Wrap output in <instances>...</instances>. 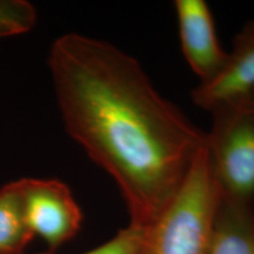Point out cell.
Instances as JSON below:
<instances>
[{
  "label": "cell",
  "mask_w": 254,
  "mask_h": 254,
  "mask_svg": "<svg viewBox=\"0 0 254 254\" xmlns=\"http://www.w3.org/2000/svg\"><path fill=\"white\" fill-rule=\"evenodd\" d=\"M47 65L66 132L119 187L129 224L147 227L182 187L206 142L134 57L107 41L65 33Z\"/></svg>",
  "instance_id": "obj_1"
},
{
  "label": "cell",
  "mask_w": 254,
  "mask_h": 254,
  "mask_svg": "<svg viewBox=\"0 0 254 254\" xmlns=\"http://www.w3.org/2000/svg\"><path fill=\"white\" fill-rule=\"evenodd\" d=\"M254 94V21L247 23L233 40L225 65L215 77L190 91L195 106L208 113Z\"/></svg>",
  "instance_id": "obj_5"
},
{
  "label": "cell",
  "mask_w": 254,
  "mask_h": 254,
  "mask_svg": "<svg viewBox=\"0 0 254 254\" xmlns=\"http://www.w3.org/2000/svg\"><path fill=\"white\" fill-rule=\"evenodd\" d=\"M37 11L26 0H0V38L19 36L36 26Z\"/></svg>",
  "instance_id": "obj_9"
},
{
  "label": "cell",
  "mask_w": 254,
  "mask_h": 254,
  "mask_svg": "<svg viewBox=\"0 0 254 254\" xmlns=\"http://www.w3.org/2000/svg\"><path fill=\"white\" fill-rule=\"evenodd\" d=\"M209 254H254L253 206L222 198Z\"/></svg>",
  "instance_id": "obj_7"
},
{
  "label": "cell",
  "mask_w": 254,
  "mask_h": 254,
  "mask_svg": "<svg viewBox=\"0 0 254 254\" xmlns=\"http://www.w3.org/2000/svg\"><path fill=\"white\" fill-rule=\"evenodd\" d=\"M21 198L25 220L33 237H40L55 253L77 236L82 212L65 183L57 179L23 178Z\"/></svg>",
  "instance_id": "obj_4"
},
{
  "label": "cell",
  "mask_w": 254,
  "mask_h": 254,
  "mask_svg": "<svg viewBox=\"0 0 254 254\" xmlns=\"http://www.w3.org/2000/svg\"><path fill=\"white\" fill-rule=\"evenodd\" d=\"M144 227L128 224L103 245L82 254H139V250H140L142 239H144ZM39 254L55 253L47 251V252Z\"/></svg>",
  "instance_id": "obj_10"
},
{
  "label": "cell",
  "mask_w": 254,
  "mask_h": 254,
  "mask_svg": "<svg viewBox=\"0 0 254 254\" xmlns=\"http://www.w3.org/2000/svg\"><path fill=\"white\" fill-rule=\"evenodd\" d=\"M221 200L205 142L177 194L145 227L139 254H209Z\"/></svg>",
  "instance_id": "obj_2"
},
{
  "label": "cell",
  "mask_w": 254,
  "mask_h": 254,
  "mask_svg": "<svg viewBox=\"0 0 254 254\" xmlns=\"http://www.w3.org/2000/svg\"><path fill=\"white\" fill-rule=\"evenodd\" d=\"M206 133L212 172L222 198L254 205V94L212 113Z\"/></svg>",
  "instance_id": "obj_3"
},
{
  "label": "cell",
  "mask_w": 254,
  "mask_h": 254,
  "mask_svg": "<svg viewBox=\"0 0 254 254\" xmlns=\"http://www.w3.org/2000/svg\"><path fill=\"white\" fill-rule=\"evenodd\" d=\"M25 220L20 179L0 189V254H24L33 239Z\"/></svg>",
  "instance_id": "obj_8"
},
{
  "label": "cell",
  "mask_w": 254,
  "mask_h": 254,
  "mask_svg": "<svg viewBox=\"0 0 254 254\" xmlns=\"http://www.w3.org/2000/svg\"><path fill=\"white\" fill-rule=\"evenodd\" d=\"M180 46L187 64L206 82L218 74L228 52L219 41L211 8L204 0H176Z\"/></svg>",
  "instance_id": "obj_6"
}]
</instances>
